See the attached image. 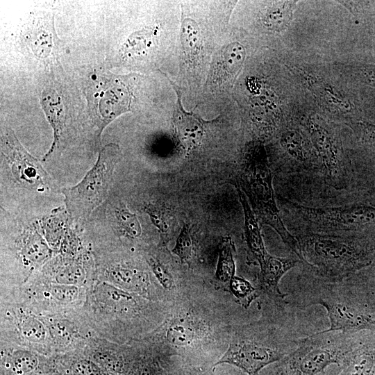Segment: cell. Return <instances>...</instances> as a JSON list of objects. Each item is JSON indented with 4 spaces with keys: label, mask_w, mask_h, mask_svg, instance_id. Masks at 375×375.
<instances>
[{
    "label": "cell",
    "mask_w": 375,
    "mask_h": 375,
    "mask_svg": "<svg viewBox=\"0 0 375 375\" xmlns=\"http://www.w3.org/2000/svg\"><path fill=\"white\" fill-rule=\"evenodd\" d=\"M303 262L310 275L328 281L352 275L369 264L373 251L351 234H334L306 230L296 237Z\"/></svg>",
    "instance_id": "1"
},
{
    "label": "cell",
    "mask_w": 375,
    "mask_h": 375,
    "mask_svg": "<svg viewBox=\"0 0 375 375\" xmlns=\"http://www.w3.org/2000/svg\"><path fill=\"white\" fill-rule=\"evenodd\" d=\"M357 345L353 333L326 331L304 337L289 355L276 362L272 375H317L327 367H342Z\"/></svg>",
    "instance_id": "2"
},
{
    "label": "cell",
    "mask_w": 375,
    "mask_h": 375,
    "mask_svg": "<svg viewBox=\"0 0 375 375\" xmlns=\"http://www.w3.org/2000/svg\"><path fill=\"white\" fill-rule=\"evenodd\" d=\"M239 183L242 191L248 197L247 200L258 222L271 226L290 253L295 254L303 262L299 242L281 217L272 186V172L261 151H253L247 157L241 170Z\"/></svg>",
    "instance_id": "3"
},
{
    "label": "cell",
    "mask_w": 375,
    "mask_h": 375,
    "mask_svg": "<svg viewBox=\"0 0 375 375\" xmlns=\"http://www.w3.org/2000/svg\"><path fill=\"white\" fill-rule=\"evenodd\" d=\"M122 158L119 147L106 144L93 167L76 185L60 190L65 208L73 220L84 221L107 198L116 165Z\"/></svg>",
    "instance_id": "4"
},
{
    "label": "cell",
    "mask_w": 375,
    "mask_h": 375,
    "mask_svg": "<svg viewBox=\"0 0 375 375\" xmlns=\"http://www.w3.org/2000/svg\"><path fill=\"white\" fill-rule=\"evenodd\" d=\"M279 199L285 211L305 224L307 231L351 234V232L375 224V206L312 207L283 197Z\"/></svg>",
    "instance_id": "5"
},
{
    "label": "cell",
    "mask_w": 375,
    "mask_h": 375,
    "mask_svg": "<svg viewBox=\"0 0 375 375\" xmlns=\"http://www.w3.org/2000/svg\"><path fill=\"white\" fill-rule=\"evenodd\" d=\"M1 341L52 357L50 334L41 316L12 299L1 298Z\"/></svg>",
    "instance_id": "6"
},
{
    "label": "cell",
    "mask_w": 375,
    "mask_h": 375,
    "mask_svg": "<svg viewBox=\"0 0 375 375\" xmlns=\"http://www.w3.org/2000/svg\"><path fill=\"white\" fill-rule=\"evenodd\" d=\"M301 340L291 336L269 341L249 338L230 344L226 352L215 364L235 365L248 375H257L268 365L276 362L296 349Z\"/></svg>",
    "instance_id": "7"
},
{
    "label": "cell",
    "mask_w": 375,
    "mask_h": 375,
    "mask_svg": "<svg viewBox=\"0 0 375 375\" xmlns=\"http://www.w3.org/2000/svg\"><path fill=\"white\" fill-rule=\"evenodd\" d=\"M1 150L15 182L38 192L56 190V185L51 177L40 162L22 146L11 130L1 137Z\"/></svg>",
    "instance_id": "8"
},
{
    "label": "cell",
    "mask_w": 375,
    "mask_h": 375,
    "mask_svg": "<svg viewBox=\"0 0 375 375\" xmlns=\"http://www.w3.org/2000/svg\"><path fill=\"white\" fill-rule=\"evenodd\" d=\"M310 135L318 153L322 173L335 189H343L348 181V169L340 146L333 135L316 123L310 124Z\"/></svg>",
    "instance_id": "9"
},
{
    "label": "cell",
    "mask_w": 375,
    "mask_h": 375,
    "mask_svg": "<svg viewBox=\"0 0 375 375\" xmlns=\"http://www.w3.org/2000/svg\"><path fill=\"white\" fill-rule=\"evenodd\" d=\"M15 256L22 274V284L31 280V276L52 256V250L35 226L29 227L19 236Z\"/></svg>",
    "instance_id": "10"
},
{
    "label": "cell",
    "mask_w": 375,
    "mask_h": 375,
    "mask_svg": "<svg viewBox=\"0 0 375 375\" xmlns=\"http://www.w3.org/2000/svg\"><path fill=\"white\" fill-rule=\"evenodd\" d=\"M49 357L17 344L1 342V375H38L45 370Z\"/></svg>",
    "instance_id": "11"
},
{
    "label": "cell",
    "mask_w": 375,
    "mask_h": 375,
    "mask_svg": "<svg viewBox=\"0 0 375 375\" xmlns=\"http://www.w3.org/2000/svg\"><path fill=\"white\" fill-rule=\"evenodd\" d=\"M177 94V101L173 115V126L175 135L181 146L190 151L201 143L203 134L205 123L201 117L193 112L185 110L182 104V94L177 85L169 80Z\"/></svg>",
    "instance_id": "12"
},
{
    "label": "cell",
    "mask_w": 375,
    "mask_h": 375,
    "mask_svg": "<svg viewBox=\"0 0 375 375\" xmlns=\"http://www.w3.org/2000/svg\"><path fill=\"white\" fill-rule=\"evenodd\" d=\"M301 260L294 253L286 257L274 256L267 253L260 267V283L262 289L278 304H288V293H282L278 288L281 278Z\"/></svg>",
    "instance_id": "13"
},
{
    "label": "cell",
    "mask_w": 375,
    "mask_h": 375,
    "mask_svg": "<svg viewBox=\"0 0 375 375\" xmlns=\"http://www.w3.org/2000/svg\"><path fill=\"white\" fill-rule=\"evenodd\" d=\"M94 280L110 283L126 292H138L142 295L149 293V279L147 275L119 263L106 264L100 270L95 272Z\"/></svg>",
    "instance_id": "14"
},
{
    "label": "cell",
    "mask_w": 375,
    "mask_h": 375,
    "mask_svg": "<svg viewBox=\"0 0 375 375\" xmlns=\"http://www.w3.org/2000/svg\"><path fill=\"white\" fill-rule=\"evenodd\" d=\"M238 192L244 211V233L249 256L252 261L257 262L261 267L268 253L261 235L259 222L252 210L246 195L240 188H238Z\"/></svg>",
    "instance_id": "15"
},
{
    "label": "cell",
    "mask_w": 375,
    "mask_h": 375,
    "mask_svg": "<svg viewBox=\"0 0 375 375\" xmlns=\"http://www.w3.org/2000/svg\"><path fill=\"white\" fill-rule=\"evenodd\" d=\"M41 105L53 131V142L42 158L43 161H47L60 144L66 116L60 98L54 90L51 89L43 90L41 95Z\"/></svg>",
    "instance_id": "16"
},
{
    "label": "cell",
    "mask_w": 375,
    "mask_h": 375,
    "mask_svg": "<svg viewBox=\"0 0 375 375\" xmlns=\"http://www.w3.org/2000/svg\"><path fill=\"white\" fill-rule=\"evenodd\" d=\"M281 144L299 171L310 172L320 168L322 172L320 164L313 160L305 146L302 135L297 130L287 129L281 135Z\"/></svg>",
    "instance_id": "17"
},
{
    "label": "cell",
    "mask_w": 375,
    "mask_h": 375,
    "mask_svg": "<svg viewBox=\"0 0 375 375\" xmlns=\"http://www.w3.org/2000/svg\"><path fill=\"white\" fill-rule=\"evenodd\" d=\"M245 49L238 42L231 43L222 51L213 70V79L219 84L235 78L245 58Z\"/></svg>",
    "instance_id": "18"
},
{
    "label": "cell",
    "mask_w": 375,
    "mask_h": 375,
    "mask_svg": "<svg viewBox=\"0 0 375 375\" xmlns=\"http://www.w3.org/2000/svg\"><path fill=\"white\" fill-rule=\"evenodd\" d=\"M144 210L160 232L161 244L163 246L167 245L172 239L175 227L176 219L172 211L158 203H149Z\"/></svg>",
    "instance_id": "19"
},
{
    "label": "cell",
    "mask_w": 375,
    "mask_h": 375,
    "mask_svg": "<svg viewBox=\"0 0 375 375\" xmlns=\"http://www.w3.org/2000/svg\"><path fill=\"white\" fill-rule=\"evenodd\" d=\"M114 213L121 235L133 239L140 236L142 228L138 217L124 203L119 201L114 206Z\"/></svg>",
    "instance_id": "20"
},
{
    "label": "cell",
    "mask_w": 375,
    "mask_h": 375,
    "mask_svg": "<svg viewBox=\"0 0 375 375\" xmlns=\"http://www.w3.org/2000/svg\"><path fill=\"white\" fill-rule=\"evenodd\" d=\"M294 2H277L270 6L263 17V23L271 30L280 31L283 29L290 20Z\"/></svg>",
    "instance_id": "21"
},
{
    "label": "cell",
    "mask_w": 375,
    "mask_h": 375,
    "mask_svg": "<svg viewBox=\"0 0 375 375\" xmlns=\"http://www.w3.org/2000/svg\"><path fill=\"white\" fill-rule=\"evenodd\" d=\"M156 31L147 28L130 35L122 47L124 56H139L146 53L153 42Z\"/></svg>",
    "instance_id": "22"
},
{
    "label": "cell",
    "mask_w": 375,
    "mask_h": 375,
    "mask_svg": "<svg viewBox=\"0 0 375 375\" xmlns=\"http://www.w3.org/2000/svg\"><path fill=\"white\" fill-rule=\"evenodd\" d=\"M233 244L229 238L222 243L215 276L222 281L226 282L235 276V262L233 259Z\"/></svg>",
    "instance_id": "23"
},
{
    "label": "cell",
    "mask_w": 375,
    "mask_h": 375,
    "mask_svg": "<svg viewBox=\"0 0 375 375\" xmlns=\"http://www.w3.org/2000/svg\"><path fill=\"white\" fill-rule=\"evenodd\" d=\"M194 335V332L192 325L188 321L183 319L175 321L167 331L169 342L176 346H186L190 344Z\"/></svg>",
    "instance_id": "24"
},
{
    "label": "cell",
    "mask_w": 375,
    "mask_h": 375,
    "mask_svg": "<svg viewBox=\"0 0 375 375\" xmlns=\"http://www.w3.org/2000/svg\"><path fill=\"white\" fill-rule=\"evenodd\" d=\"M230 288L238 302L245 308L249 307L258 296L256 290L249 281L238 276H234L231 280Z\"/></svg>",
    "instance_id": "25"
},
{
    "label": "cell",
    "mask_w": 375,
    "mask_h": 375,
    "mask_svg": "<svg viewBox=\"0 0 375 375\" xmlns=\"http://www.w3.org/2000/svg\"><path fill=\"white\" fill-rule=\"evenodd\" d=\"M181 40L183 48L188 53L192 54L199 45V31L197 23L192 19L185 18L182 22Z\"/></svg>",
    "instance_id": "26"
},
{
    "label": "cell",
    "mask_w": 375,
    "mask_h": 375,
    "mask_svg": "<svg viewBox=\"0 0 375 375\" xmlns=\"http://www.w3.org/2000/svg\"><path fill=\"white\" fill-rule=\"evenodd\" d=\"M192 240L190 228L185 224L179 234L172 252L176 254L182 262L190 264L192 255Z\"/></svg>",
    "instance_id": "27"
},
{
    "label": "cell",
    "mask_w": 375,
    "mask_h": 375,
    "mask_svg": "<svg viewBox=\"0 0 375 375\" xmlns=\"http://www.w3.org/2000/svg\"><path fill=\"white\" fill-rule=\"evenodd\" d=\"M147 262L161 285L167 290H172L174 287V282L166 267L153 258L147 259Z\"/></svg>",
    "instance_id": "28"
},
{
    "label": "cell",
    "mask_w": 375,
    "mask_h": 375,
    "mask_svg": "<svg viewBox=\"0 0 375 375\" xmlns=\"http://www.w3.org/2000/svg\"><path fill=\"white\" fill-rule=\"evenodd\" d=\"M38 375H64L60 372L58 371L54 367L52 361V358H51V364L49 367H48L45 370L40 372Z\"/></svg>",
    "instance_id": "29"
}]
</instances>
